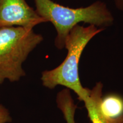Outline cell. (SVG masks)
I'll list each match as a JSON object with an SVG mask.
<instances>
[{
	"instance_id": "obj_1",
	"label": "cell",
	"mask_w": 123,
	"mask_h": 123,
	"mask_svg": "<svg viewBox=\"0 0 123 123\" xmlns=\"http://www.w3.org/2000/svg\"><path fill=\"white\" fill-rule=\"evenodd\" d=\"M35 10L46 22L53 25L56 32L54 44L59 50L65 47L66 41L71 30L83 22L99 28L111 26L114 17L107 5L96 1L86 7L72 8L64 6L52 0H34Z\"/></svg>"
},
{
	"instance_id": "obj_2",
	"label": "cell",
	"mask_w": 123,
	"mask_h": 123,
	"mask_svg": "<svg viewBox=\"0 0 123 123\" xmlns=\"http://www.w3.org/2000/svg\"><path fill=\"white\" fill-rule=\"evenodd\" d=\"M105 29L93 25H78L71 30L66 41L67 55L63 62L56 68L43 71L41 81L44 87L53 89L61 85L74 91L79 100L83 101L89 88L81 85L79 74V61L81 54L90 41Z\"/></svg>"
},
{
	"instance_id": "obj_3",
	"label": "cell",
	"mask_w": 123,
	"mask_h": 123,
	"mask_svg": "<svg viewBox=\"0 0 123 123\" xmlns=\"http://www.w3.org/2000/svg\"><path fill=\"white\" fill-rule=\"evenodd\" d=\"M43 41L33 29L21 26L0 28V84L19 81L25 76L22 67L29 54Z\"/></svg>"
},
{
	"instance_id": "obj_4",
	"label": "cell",
	"mask_w": 123,
	"mask_h": 123,
	"mask_svg": "<svg viewBox=\"0 0 123 123\" xmlns=\"http://www.w3.org/2000/svg\"><path fill=\"white\" fill-rule=\"evenodd\" d=\"M46 23L26 0H0V28L21 26L33 29Z\"/></svg>"
},
{
	"instance_id": "obj_5",
	"label": "cell",
	"mask_w": 123,
	"mask_h": 123,
	"mask_svg": "<svg viewBox=\"0 0 123 123\" xmlns=\"http://www.w3.org/2000/svg\"><path fill=\"white\" fill-rule=\"evenodd\" d=\"M103 88V86L101 82L96 83L92 90L89 89L83 101L91 121L92 123H123V115L117 117H111L103 112L101 108Z\"/></svg>"
},
{
	"instance_id": "obj_6",
	"label": "cell",
	"mask_w": 123,
	"mask_h": 123,
	"mask_svg": "<svg viewBox=\"0 0 123 123\" xmlns=\"http://www.w3.org/2000/svg\"><path fill=\"white\" fill-rule=\"evenodd\" d=\"M56 102L58 107L62 112L67 123H76L75 119L77 105L72 98L70 90H62L56 96Z\"/></svg>"
},
{
	"instance_id": "obj_7",
	"label": "cell",
	"mask_w": 123,
	"mask_h": 123,
	"mask_svg": "<svg viewBox=\"0 0 123 123\" xmlns=\"http://www.w3.org/2000/svg\"><path fill=\"white\" fill-rule=\"evenodd\" d=\"M101 108L104 114L111 117L123 115V98L116 94H110L102 98Z\"/></svg>"
},
{
	"instance_id": "obj_8",
	"label": "cell",
	"mask_w": 123,
	"mask_h": 123,
	"mask_svg": "<svg viewBox=\"0 0 123 123\" xmlns=\"http://www.w3.org/2000/svg\"><path fill=\"white\" fill-rule=\"evenodd\" d=\"M12 121L10 112L6 108L0 104V123H7Z\"/></svg>"
},
{
	"instance_id": "obj_9",
	"label": "cell",
	"mask_w": 123,
	"mask_h": 123,
	"mask_svg": "<svg viewBox=\"0 0 123 123\" xmlns=\"http://www.w3.org/2000/svg\"><path fill=\"white\" fill-rule=\"evenodd\" d=\"M113 2L117 10L123 11V0H113Z\"/></svg>"
}]
</instances>
